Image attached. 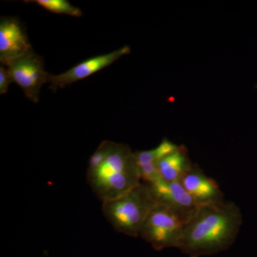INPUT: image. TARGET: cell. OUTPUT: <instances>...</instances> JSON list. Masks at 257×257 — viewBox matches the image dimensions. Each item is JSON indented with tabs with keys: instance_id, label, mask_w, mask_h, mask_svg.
<instances>
[{
	"instance_id": "cell-1",
	"label": "cell",
	"mask_w": 257,
	"mask_h": 257,
	"mask_svg": "<svg viewBox=\"0 0 257 257\" xmlns=\"http://www.w3.org/2000/svg\"><path fill=\"white\" fill-rule=\"evenodd\" d=\"M241 225V210L234 202L199 206L184 223L179 249L189 257L217 254L232 246Z\"/></svg>"
},
{
	"instance_id": "cell-2",
	"label": "cell",
	"mask_w": 257,
	"mask_h": 257,
	"mask_svg": "<svg viewBox=\"0 0 257 257\" xmlns=\"http://www.w3.org/2000/svg\"><path fill=\"white\" fill-rule=\"evenodd\" d=\"M87 177L101 202L121 197L143 183L135 152L128 145L114 142L103 162L87 170Z\"/></svg>"
},
{
	"instance_id": "cell-3",
	"label": "cell",
	"mask_w": 257,
	"mask_h": 257,
	"mask_svg": "<svg viewBox=\"0 0 257 257\" xmlns=\"http://www.w3.org/2000/svg\"><path fill=\"white\" fill-rule=\"evenodd\" d=\"M155 204L143 182L121 197L102 202V212L115 231L138 238L144 222Z\"/></svg>"
},
{
	"instance_id": "cell-4",
	"label": "cell",
	"mask_w": 257,
	"mask_h": 257,
	"mask_svg": "<svg viewBox=\"0 0 257 257\" xmlns=\"http://www.w3.org/2000/svg\"><path fill=\"white\" fill-rule=\"evenodd\" d=\"M184 223L173 211L162 204H155L147 216L140 236L156 251L179 248Z\"/></svg>"
},
{
	"instance_id": "cell-5",
	"label": "cell",
	"mask_w": 257,
	"mask_h": 257,
	"mask_svg": "<svg viewBox=\"0 0 257 257\" xmlns=\"http://www.w3.org/2000/svg\"><path fill=\"white\" fill-rule=\"evenodd\" d=\"M13 82L23 89L25 96L33 102L40 100L44 84L49 82L50 74L45 69L43 59L32 50L8 66Z\"/></svg>"
},
{
	"instance_id": "cell-6",
	"label": "cell",
	"mask_w": 257,
	"mask_h": 257,
	"mask_svg": "<svg viewBox=\"0 0 257 257\" xmlns=\"http://www.w3.org/2000/svg\"><path fill=\"white\" fill-rule=\"evenodd\" d=\"M143 183L155 203L173 211L182 222L185 223L197 210L198 206L180 181L169 182L158 179Z\"/></svg>"
},
{
	"instance_id": "cell-7",
	"label": "cell",
	"mask_w": 257,
	"mask_h": 257,
	"mask_svg": "<svg viewBox=\"0 0 257 257\" xmlns=\"http://www.w3.org/2000/svg\"><path fill=\"white\" fill-rule=\"evenodd\" d=\"M130 52V47L124 46L110 53L96 56L83 61L63 73L56 75L50 74L48 82L50 84V89L56 91L57 89L65 87L77 81L87 78L101 69L109 67L123 56L128 55Z\"/></svg>"
},
{
	"instance_id": "cell-8",
	"label": "cell",
	"mask_w": 257,
	"mask_h": 257,
	"mask_svg": "<svg viewBox=\"0 0 257 257\" xmlns=\"http://www.w3.org/2000/svg\"><path fill=\"white\" fill-rule=\"evenodd\" d=\"M31 44L23 25L16 18L0 20V62L8 67L13 61L32 52Z\"/></svg>"
},
{
	"instance_id": "cell-9",
	"label": "cell",
	"mask_w": 257,
	"mask_h": 257,
	"mask_svg": "<svg viewBox=\"0 0 257 257\" xmlns=\"http://www.w3.org/2000/svg\"><path fill=\"white\" fill-rule=\"evenodd\" d=\"M180 182L198 207L224 202V194L215 180L208 177L197 165H193Z\"/></svg>"
},
{
	"instance_id": "cell-10",
	"label": "cell",
	"mask_w": 257,
	"mask_h": 257,
	"mask_svg": "<svg viewBox=\"0 0 257 257\" xmlns=\"http://www.w3.org/2000/svg\"><path fill=\"white\" fill-rule=\"evenodd\" d=\"M193 165L186 147L179 146L176 151L157 162V173L162 180L179 182L187 175Z\"/></svg>"
},
{
	"instance_id": "cell-11",
	"label": "cell",
	"mask_w": 257,
	"mask_h": 257,
	"mask_svg": "<svg viewBox=\"0 0 257 257\" xmlns=\"http://www.w3.org/2000/svg\"><path fill=\"white\" fill-rule=\"evenodd\" d=\"M142 182H153L160 179L157 173L158 162L153 150L135 152Z\"/></svg>"
},
{
	"instance_id": "cell-12",
	"label": "cell",
	"mask_w": 257,
	"mask_h": 257,
	"mask_svg": "<svg viewBox=\"0 0 257 257\" xmlns=\"http://www.w3.org/2000/svg\"><path fill=\"white\" fill-rule=\"evenodd\" d=\"M25 3H35L44 9L55 14L67 15L75 18H79L82 15V11L79 8L71 5L67 0H30L25 1Z\"/></svg>"
},
{
	"instance_id": "cell-13",
	"label": "cell",
	"mask_w": 257,
	"mask_h": 257,
	"mask_svg": "<svg viewBox=\"0 0 257 257\" xmlns=\"http://www.w3.org/2000/svg\"><path fill=\"white\" fill-rule=\"evenodd\" d=\"M13 82V80L8 67L1 64L0 66V94H6L10 84Z\"/></svg>"
}]
</instances>
